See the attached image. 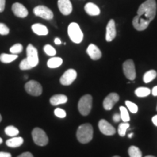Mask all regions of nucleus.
Listing matches in <instances>:
<instances>
[{
  "instance_id": "1",
  "label": "nucleus",
  "mask_w": 157,
  "mask_h": 157,
  "mask_svg": "<svg viewBox=\"0 0 157 157\" xmlns=\"http://www.w3.org/2000/svg\"><path fill=\"white\" fill-rule=\"evenodd\" d=\"M156 0H146L137 10V15L132 20V25L137 31H144L154 19L156 14Z\"/></svg>"
},
{
  "instance_id": "2",
  "label": "nucleus",
  "mask_w": 157,
  "mask_h": 157,
  "mask_svg": "<svg viewBox=\"0 0 157 157\" xmlns=\"http://www.w3.org/2000/svg\"><path fill=\"white\" fill-rule=\"evenodd\" d=\"M76 137L81 143H87L93 137V128L90 124H83L78 127Z\"/></svg>"
},
{
  "instance_id": "3",
  "label": "nucleus",
  "mask_w": 157,
  "mask_h": 157,
  "mask_svg": "<svg viewBox=\"0 0 157 157\" xmlns=\"http://www.w3.org/2000/svg\"><path fill=\"white\" fill-rule=\"evenodd\" d=\"M68 34L71 40L76 44H79L83 40V33L78 23H70L68 27Z\"/></svg>"
},
{
  "instance_id": "4",
  "label": "nucleus",
  "mask_w": 157,
  "mask_h": 157,
  "mask_svg": "<svg viewBox=\"0 0 157 157\" xmlns=\"http://www.w3.org/2000/svg\"><path fill=\"white\" fill-rule=\"evenodd\" d=\"M93 105V98L90 95H85L80 98L78 104V109L80 113L87 116L90 113Z\"/></svg>"
},
{
  "instance_id": "5",
  "label": "nucleus",
  "mask_w": 157,
  "mask_h": 157,
  "mask_svg": "<svg viewBox=\"0 0 157 157\" xmlns=\"http://www.w3.org/2000/svg\"><path fill=\"white\" fill-rule=\"evenodd\" d=\"M32 138L34 142L39 146H44L48 143V137L43 129L34 128L32 131Z\"/></svg>"
},
{
  "instance_id": "6",
  "label": "nucleus",
  "mask_w": 157,
  "mask_h": 157,
  "mask_svg": "<svg viewBox=\"0 0 157 157\" xmlns=\"http://www.w3.org/2000/svg\"><path fill=\"white\" fill-rule=\"evenodd\" d=\"M25 90L29 95L39 96L42 93V87L38 82L31 80L25 84Z\"/></svg>"
},
{
  "instance_id": "7",
  "label": "nucleus",
  "mask_w": 157,
  "mask_h": 157,
  "mask_svg": "<svg viewBox=\"0 0 157 157\" xmlns=\"http://www.w3.org/2000/svg\"><path fill=\"white\" fill-rule=\"evenodd\" d=\"M26 59L29 63V64L31 66V67H36L39 63L38 51H37L36 48L33 46L32 44H29L26 48Z\"/></svg>"
},
{
  "instance_id": "8",
  "label": "nucleus",
  "mask_w": 157,
  "mask_h": 157,
  "mask_svg": "<svg viewBox=\"0 0 157 157\" xmlns=\"http://www.w3.org/2000/svg\"><path fill=\"white\" fill-rule=\"evenodd\" d=\"M123 71L126 77L129 80L133 81L136 77V71H135V63L132 60L129 59L123 63Z\"/></svg>"
},
{
  "instance_id": "9",
  "label": "nucleus",
  "mask_w": 157,
  "mask_h": 157,
  "mask_svg": "<svg viewBox=\"0 0 157 157\" xmlns=\"http://www.w3.org/2000/svg\"><path fill=\"white\" fill-rule=\"evenodd\" d=\"M34 15L45 20H52L53 18V13L50 8L44 5L36 6L34 8Z\"/></svg>"
},
{
  "instance_id": "10",
  "label": "nucleus",
  "mask_w": 157,
  "mask_h": 157,
  "mask_svg": "<svg viewBox=\"0 0 157 157\" xmlns=\"http://www.w3.org/2000/svg\"><path fill=\"white\" fill-rule=\"evenodd\" d=\"M77 73L74 69H68L65 71L60 78V82L61 84L64 86H68L71 84L76 78Z\"/></svg>"
},
{
  "instance_id": "11",
  "label": "nucleus",
  "mask_w": 157,
  "mask_h": 157,
  "mask_svg": "<svg viewBox=\"0 0 157 157\" xmlns=\"http://www.w3.org/2000/svg\"><path fill=\"white\" fill-rule=\"evenodd\" d=\"M98 127L100 131L105 135L110 136V135H113L116 133V129L105 119H101L99 121Z\"/></svg>"
},
{
  "instance_id": "12",
  "label": "nucleus",
  "mask_w": 157,
  "mask_h": 157,
  "mask_svg": "<svg viewBox=\"0 0 157 157\" xmlns=\"http://www.w3.org/2000/svg\"><path fill=\"white\" fill-rule=\"evenodd\" d=\"M119 96L117 93H110L103 101V108L106 111L112 109L113 105L119 101Z\"/></svg>"
},
{
  "instance_id": "13",
  "label": "nucleus",
  "mask_w": 157,
  "mask_h": 157,
  "mask_svg": "<svg viewBox=\"0 0 157 157\" xmlns=\"http://www.w3.org/2000/svg\"><path fill=\"white\" fill-rule=\"evenodd\" d=\"M117 36V30L114 20H110L106 26V34H105V39L107 42H111L115 39Z\"/></svg>"
},
{
  "instance_id": "14",
  "label": "nucleus",
  "mask_w": 157,
  "mask_h": 157,
  "mask_svg": "<svg viewBox=\"0 0 157 157\" xmlns=\"http://www.w3.org/2000/svg\"><path fill=\"white\" fill-rule=\"evenodd\" d=\"M12 10L15 16L21 17V18L25 17L29 14L28 10L25 8V6L18 2L13 4L12 6Z\"/></svg>"
},
{
  "instance_id": "15",
  "label": "nucleus",
  "mask_w": 157,
  "mask_h": 157,
  "mask_svg": "<svg viewBox=\"0 0 157 157\" xmlns=\"http://www.w3.org/2000/svg\"><path fill=\"white\" fill-rule=\"evenodd\" d=\"M58 6L59 10L63 15H68L72 12V4L70 0H58Z\"/></svg>"
},
{
  "instance_id": "16",
  "label": "nucleus",
  "mask_w": 157,
  "mask_h": 157,
  "mask_svg": "<svg viewBox=\"0 0 157 157\" xmlns=\"http://www.w3.org/2000/svg\"><path fill=\"white\" fill-rule=\"evenodd\" d=\"M87 53L93 60H99L102 57V52L97 46L93 44H90L87 49Z\"/></svg>"
},
{
  "instance_id": "17",
  "label": "nucleus",
  "mask_w": 157,
  "mask_h": 157,
  "mask_svg": "<svg viewBox=\"0 0 157 157\" xmlns=\"http://www.w3.org/2000/svg\"><path fill=\"white\" fill-rule=\"evenodd\" d=\"M84 10L88 15H91V16H97L101 13L99 7L92 2H88L86 4L85 6H84Z\"/></svg>"
},
{
  "instance_id": "18",
  "label": "nucleus",
  "mask_w": 157,
  "mask_h": 157,
  "mask_svg": "<svg viewBox=\"0 0 157 157\" xmlns=\"http://www.w3.org/2000/svg\"><path fill=\"white\" fill-rule=\"evenodd\" d=\"M31 29L35 34L39 36H46L48 34V29L44 25L40 24V23H35L32 25Z\"/></svg>"
},
{
  "instance_id": "19",
  "label": "nucleus",
  "mask_w": 157,
  "mask_h": 157,
  "mask_svg": "<svg viewBox=\"0 0 157 157\" xmlns=\"http://www.w3.org/2000/svg\"><path fill=\"white\" fill-rule=\"evenodd\" d=\"M50 101L52 105H58L67 103L68 98L65 95H56L50 98Z\"/></svg>"
},
{
  "instance_id": "20",
  "label": "nucleus",
  "mask_w": 157,
  "mask_h": 157,
  "mask_svg": "<svg viewBox=\"0 0 157 157\" xmlns=\"http://www.w3.org/2000/svg\"><path fill=\"white\" fill-rule=\"evenodd\" d=\"M23 139L21 137H14L6 141V145L10 148H17L23 143Z\"/></svg>"
},
{
  "instance_id": "21",
  "label": "nucleus",
  "mask_w": 157,
  "mask_h": 157,
  "mask_svg": "<svg viewBox=\"0 0 157 157\" xmlns=\"http://www.w3.org/2000/svg\"><path fill=\"white\" fill-rule=\"evenodd\" d=\"M17 58V55L16 54H6L2 53L0 55V61L3 63H10L14 61Z\"/></svg>"
},
{
  "instance_id": "22",
  "label": "nucleus",
  "mask_w": 157,
  "mask_h": 157,
  "mask_svg": "<svg viewBox=\"0 0 157 157\" xmlns=\"http://www.w3.org/2000/svg\"><path fill=\"white\" fill-rule=\"evenodd\" d=\"M63 63L62 58H58V57H53V58L49 59L48 61V66L50 68H56L60 66Z\"/></svg>"
},
{
  "instance_id": "23",
  "label": "nucleus",
  "mask_w": 157,
  "mask_h": 157,
  "mask_svg": "<svg viewBox=\"0 0 157 157\" xmlns=\"http://www.w3.org/2000/svg\"><path fill=\"white\" fill-rule=\"evenodd\" d=\"M151 93V90L148 87H138L135 90V93L137 97L144 98L149 95Z\"/></svg>"
},
{
  "instance_id": "24",
  "label": "nucleus",
  "mask_w": 157,
  "mask_h": 157,
  "mask_svg": "<svg viewBox=\"0 0 157 157\" xmlns=\"http://www.w3.org/2000/svg\"><path fill=\"white\" fill-rule=\"evenodd\" d=\"M157 73L155 70H150L148 71H147L146 74L143 76V82L145 83H149L153 80L156 77Z\"/></svg>"
},
{
  "instance_id": "25",
  "label": "nucleus",
  "mask_w": 157,
  "mask_h": 157,
  "mask_svg": "<svg viewBox=\"0 0 157 157\" xmlns=\"http://www.w3.org/2000/svg\"><path fill=\"white\" fill-rule=\"evenodd\" d=\"M128 154L130 157H142V152L137 147L130 146L128 149Z\"/></svg>"
},
{
  "instance_id": "26",
  "label": "nucleus",
  "mask_w": 157,
  "mask_h": 157,
  "mask_svg": "<svg viewBox=\"0 0 157 157\" xmlns=\"http://www.w3.org/2000/svg\"><path fill=\"white\" fill-rule=\"evenodd\" d=\"M119 110H120V113L119 114H120L121 120L123 121V122H128L130 120V117H129L127 109L124 106H120Z\"/></svg>"
},
{
  "instance_id": "27",
  "label": "nucleus",
  "mask_w": 157,
  "mask_h": 157,
  "mask_svg": "<svg viewBox=\"0 0 157 157\" xmlns=\"http://www.w3.org/2000/svg\"><path fill=\"white\" fill-rule=\"evenodd\" d=\"M5 132L6 135L10 137H14L15 135H17L19 134V130L14 126L7 127L5 129Z\"/></svg>"
},
{
  "instance_id": "28",
  "label": "nucleus",
  "mask_w": 157,
  "mask_h": 157,
  "mask_svg": "<svg viewBox=\"0 0 157 157\" xmlns=\"http://www.w3.org/2000/svg\"><path fill=\"white\" fill-rule=\"evenodd\" d=\"M129 127V124L127 122H123L120 124L118 127V133L121 137H124L126 135L127 130Z\"/></svg>"
},
{
  "instance_id": "29",
  "label": "nucleus",
  "mask_w": 157,
  "mask_h": 157,
  "mask_svg": "<svg viewBox=\"0 0 157 157\" xmlns=\"http://www.w3.org/2000/svg\"><path fill=\"white\" fill-rule=\"evenodd\" d=\"M44 52L49 56H54L56 54V50L50 44H46L44 47Z\"/></svg>"
},
{
  "instance_id": "30",
  "label": "nucleus",
  "mask_w": 157,
  "mask_h": 157,
  "mask_svg": "<svg viewBox=\"0 0 157 157\" xmlns=\"http://www.w3.org/2000/svg\"><path fill=\"white\" fill-rule=\"evenodd\" d=\"M125 104H126L127 109L129 110L130 112H132V113H136L138 111V107L136 104L132 103V102L129 101H127L125 102Z\"/></svg>"
},
{
  "instance_id": "31",
  "label": "nucleus",
  "mask_w": 157,
  "mask_h": 157,
  "mask_svg": "<svg viewBox=\"0 0 157 157\" xmlns=\"http://www.w3.org/2000/svg\"><path fill=\"white\" fill-rule=\"evenodd\" d=\"M10 51L12 54H18L21 53L23 51V45L21 44H15L12 46L10 49Z\"/></svg>"
},
{
  "instance_id": "32",
  "label": "nucleus",
  "mask_w": 157,
  "mask_h": 157,
  "mask_svg": "<svg viewBox=\"0 0 157 157\" xmlns=\"http://www.w3.org/2000/svg\"><path fill=\"white\" fill-rule=\"evenodd\" d=\"M19 66L21 70H29V69H31V68H32V67H31V65L29 64V63L28 62V60H27L26 58L23 59L22 61L21 62V63H20Z\"/></svg>"
},
{
  "instance_id": "33",
  "label": "nucleus",
  "mask_w": 157,
  "mask_h": 157,
  "mask_svg": "<svg viewBox=\"0 0 157 157\" xmlns=\"http://www.w3.org/2000/svg\"><path fill=\"white\" fill-rule=\"evenodd\" d=\"M54 113L57 117L61 118V119H63V118H65L66 117V111H65L63 109H59V108H58V109H56V110H55Z\"/></svg>"
},
{
  "instance_id": "34",
  "label": "nucleus",
  "mask_w": 157,
  "mask_h": 157,
  "mask_svg": "<svg viewBox=\"0 0 157 157\" xmlns=\"http://www.w3.org/2000/svg\"><path fill=\"white\" fill-rule=\"evenodd\" d=\"M10 32V29L4 23H0V34L1 35H7Z\"/></svg>"
},
{
  "instance_id": "35",
  "label": "nucleus",
  "mask_w": 157,
  "mask_h": 157,
  "mask_svg": "<svg viewBox=\"0 0 157 157\" xmlns=\"http://www.w3.org/2000/svg\"><path fill=\"white\" fill-rule=\"evenodd\" d=\"M6 0H0V13H2L5 7Z\"/></svg>"
},
{
  "instance_id": "36",
  "label": "nucleus",
  "mask_w": 157,
  "mask_h": 157,
  "mask_svg": "<svg viewBox=\"0 0 157 157\" xmlns=\"http://www.w3.org/2000/svg\"><path fill=\"white\" fill-rule=\"evenodd\" d=\"M113 121H114V122H119V121L121 120L120 114L115 113V114L113 116Z\"/></svg>"
},
{
  "instance_id": "37",
  "label": "nucleus",
  "mask_w": 157,
  "mask_h": 157,
  "mask_svg": "<svg viewBox=\"0 0 157 157\" xmlns=\"http://www.w3.org/2000/svg\"><path fill=\"white\" fill-rule=\"evenodd\" d=\"M17 157H34V156H33L32 154L30 152H25L23 153L22 154H21Z\"/></svg>"
},
{
  "instance_id": "38",
  "label": "nucleus",
  "mask_w": 157,
  "mask_h": 157,
  "mask_svg": "<svg viewBox=\"0 0 157 157\" xmlns=\"http://www.w3.org/2000/svg\"><path fill=\"white\" fill-rule=\"evenodd\" d=\"M0 157H12V156L10 153L0 152Z\"/></svg>"
},
{
  "instance_id": "39",
  "label": "nucleus",
  "mask_w": 157,
  "mask_h": 157,
  "mask_svg": "<svg viewBox=\"0 0 157 157\" xmlns=\"http://www.w3.org/2000/svg\"><path fill=\"white\" fill-rule=\"evenodd\" d=\"M151 93L154 96H157V86L153 88L151 90Z\"/></svg>"
},
{
  "instance_id": "40",
  "label": "nucleus",
  "mask_w": 157,
  "mask_h": 157,
  "mask_svg": "<svg viewBox=\"0 0 157 157\" xmlns=\"http://www.w3.org/2000/svg\"><path fill=\"white\" fill-rule=\"evenodd\" d=\"M152 121H153V123L154 124L155 126L157 127V115L154 116V117H152Z\"/></svg>"
},
{
  "instance_id": "41",
  "label": "nucleus",
  "mask_w": 157,
  "mask_h": 157,
  "mask_svg": "<svg viewBox=\"0 0 157 157\" xmlns=\"http://www.w3.org/2000/svg\"><path fill=\"white\" fill-rule=\"evenodd\" d=\"M54 42H55V44H56L59 45V44H61V40H60V39L59 38H56V39H55V40H54Z\"/></svg>"
},
{
  "instance_id": "42",
  "label": "nucleus",
  "mask_w": 157,
  "mask_h": 157,
  "mask_svg": "<svg viewBox=\"0 0 157 157\" xmlns=\"http://www.w3.org/2000/svg\"><path fill=\"white\" fill-rule=\"evenodd\" d=\"M132 135H133V133H132H132H130V134H129V135H128L129 138H131V137H132Z\"/></svg>"
},
{
  "instance_id": "43",
  "label": "nucleus",
  "mask_w": 157,
  "mask_h": 157,
  "mask_svg": "<svg viewBox=\"0 0 157 157\" xmlns=\"http://www.w3.org/2000/svg\"><path fill=\"white\" fill-rule=\"evenodd\" d=\"M2 139L1 138V137H0V144H2Z\"/></svg>"
},
{
  "instance_id": "44",
  "label": "nucleus",
  "mask_w": 157,
  "mask_h": 157,
  "mask_svg": "<svg viewBox=\"0 0 157 157\" xmlns=\"http://www.w3.org/2000/svg\"><path fill=\"white\" fill-rule=\"evenodd\" d=\"M1 121H2V116L0 114V122H1Z\"/></svg>"
},
{
  "instance_id": "45",
  "label": "nucleus",
  "mask_w": 157,
  "mask_h": 157,
  "mask_svg": "<svg viewBox=\"0 0 157 157\" xmlns=\"http://www.w3.org/2000/svg\"><path fill=\"white\" fill-rule=\"evenodd\" d=\"M27 78H28V76H27V75H25V79H26Z\"/></svg>"
},
{
  "instance_id": "46",
  "label": "nucleus",
  "mask_w": 157,
  "mask_h": 157,
  "mask_svg": "<svg viewBox=\"0 0 157 157\" xmlns=\"http://www.w3.org/2000/svg\"><path fill=\"white\" fill-rule=\"evenodd\" d=\"M146 157H155V156H147Z\"/></svg>"
},
{
  "instance_id": "47",
  "label": "nucleus",
  "mask_w": 157,
  "mask_h": 157,
  "mask_svg": "<svg viewBox=\"0 0 157 157\" xmlns=\"http://www.w3.org/2000/svg\"><path fill=\"white\" fill-rule=\"evenodd\" d=\"M113 157H120V156H113Z\"/></svg>"
},
{
  "instance_id": "48",
  "label": "nucleus",
  "mask_w": 157,
  "mask_h": 157,
  "mask_svg": "<svg viewBox=\"0 0 157 157\" xmlns=\"http://www.w3.org/2000/svg\"><path fill=\"white\" fill-rule=\"evenodd\" d=\"M156 110H157V107H156Z\"/></svg>"
}]
</instances>
